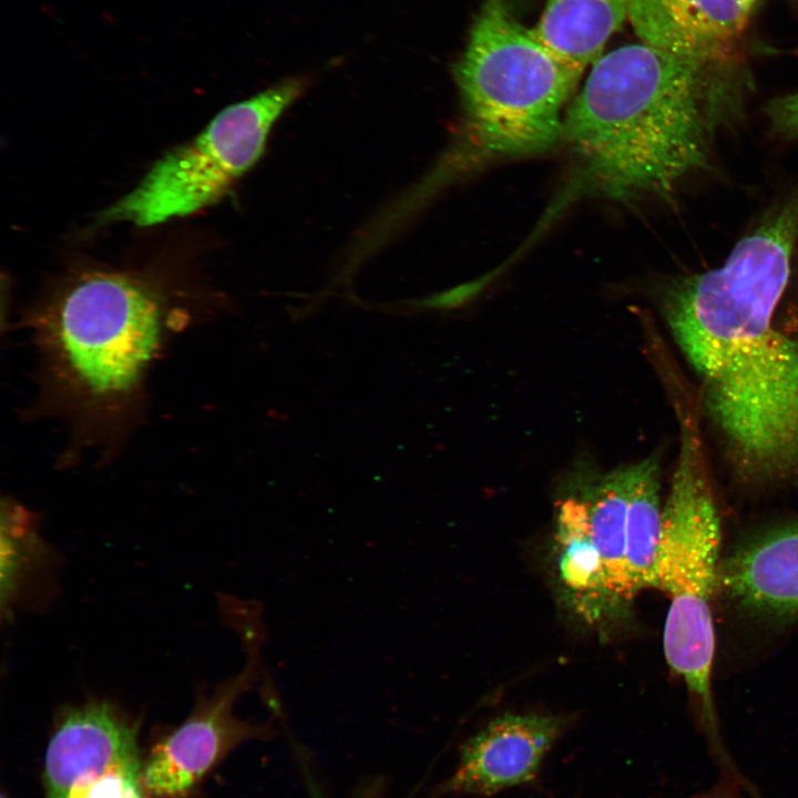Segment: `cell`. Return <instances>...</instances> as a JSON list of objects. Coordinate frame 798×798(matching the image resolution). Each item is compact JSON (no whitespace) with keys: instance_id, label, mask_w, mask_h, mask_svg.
Returning <instances> with one entry per match:
<instances>
[{"instance_id":"6da1fadb","label":"cell","mask_w":798,"mask_h":798,"mask_svg":"<svg viewBox=\"0 0 798 798\" xmlns=\"http://www.w3.org/2000/svg\"><path fill=\"white\" fill-rule=\"evenodd\" d=\"M798 250V182L787 184L717 267L665 285L659 306L700 383V411L736 474L798 482V340L775 327Z\"/></svg>"},{"instance_id":"7a4b0ae2","label":"cell","mask_w":798,"mask_h":798,"mask_svg":"<svg viewBox=\"0 0 798 798\" xmlns=\"http://www.w3.org/2000/svg\"><path fill=\"white\" fill-rule=\"evenodd\" d=\"M750 78L638 43L602 54L569 105L563 137L585 190L667 201L715 172L720 142L743 124Z\"/></svg>"},{"instance_id":"3957f363","label":"cell","mask_w":798,"mask_h":798,"mask_svg":"<svg viewBox=\"0 0 798 798\" xmlns=\"http://www.w3.org/2000/svg\"><path fill=\"white\" fill-rule=\"evenodd\" d=\"M183 319L143 278L101 269L68 277L30 317L49 400L81 436L117 437Z\"/></svg>"},{"instance_id":"277c9868","label":"cell","mask_w":798,"mask_h":798,"mask_svg":"<svg viewBox=\"0 0 798 798\" xmlns=\"http://www.w3.org/2000/svg\"><path fill=\"white\" fill-rule=\"evenodd\" d=\"M582 73L519 23L503 0H485L454 69L459 130L422 186L552 149Z\"/></svg>"},{"instance_id":"5b68a950","label":"cell","mask_w":798,"mask_h":798,"mask_svg":"<svg viewBox=\"0 0 798 798\" xmlns=\"http://www.w3.org/2000/svg\"><path fill=\"white\" fill-rule=\"evenodd\" d=\"M679 428L676 466L662 511L657 584L669 598L663 646L669 667L697 702L702 726L715 755L728 753L720 738L713 698L715 657L713 600L719 587L720 519L693 399L675 403Z\"/></svg>"},{"instance_id":"8992f818","label":"cell","mask_w":798,"mask_h":798,"mask_svg":"<svg viewBox=\"0 0 798 798\" xmlns=\"http://www.w3.org/2000/svg\"><path fill=\"white\" fill-rule=\"evenodd\" d=\"M290 79L222 110L192 140L157 160L140 183L104 209L99 223L153 226L221 201L260 157L280 114L301 94Z\"/></svg>"},{"instance_id":"52a82bcc","label":"cell","mask_w":798,"mask_h":798,"mask_svg":"<svg viewBox=\"0 0 798 798\" xmlns=\"http://www.w3.org/2000/svg\"><path fill=\"white\" fill-rule=\"evenodd\" d=\"M257 665L250 653L241 673L200 698L184 723L153 748L142 770L144 795L182 798L238 745L270 735L267 724H252L234 715L237 698L256 678Z\"/></svg>"},{"instance_id":"ba28073f","label":"cell","mask_w":798,"mask_h":798,"mask_svg":"<svg viewBox=\"0 0 798 798\" xmlns=\"http://www.w3.org/2000/svg\"><path fill=\"white\" fill-rule=\"evenodd\" d=\"M567 719L550 714H503L467 739L440 796L491 797L531 784L563 734Z\"/></svg>"},{"instance_id":"9c48e42d","label":"cell","mask_w":798,"mask_h":798,"mask_svg":"<svg viewBox=\"0 0 798 798\" xmlns=\"http://www.w3.org/2000/svg\"><path fill=\"white\" fill-rule=\"evenodd\" d=\"M112 769L143 770L137 725L108 702L64 709L45 751V798H64L81 777Z\"/></svg>"},{"instance_id":"30bf717a","label":"cell","mask_w":798,"mask_h":798,"mask_svg":"<svg viewBox=\"0 0 798 798\" xmlns=\"http://www.w3.org/2000/svg\"><path fill=\"white\" fill-rule=\"evenodd\" d=\"M749 11L740 0H630L640 41L706 63L739 62L737 43Z\"/></svg>"},{"instance_id":"8fae6325","label":"cell","mask_w":798,"mask_h":798,"mask_svg":"<svg viewBox=\"0 0 798 798\" xmlns=\"http://www.w3.org/2000/svg\"><path fill=\"white\" fill-rule=\"evenodd\" d=\"M719 587L749 612L798 617V522L744 541L719 569Z\"/></svg>"},{"instance_id":"7c38bea8","label":"cell","mask_w":798,"mask_h":798,"mask_svg":"<svg viewBox=\"0 0 798 798\" xmlns=\"http://www.w3.org/2000/svg\"><path fill=\"white\" fill-rule=\"evenodd\" d=\"M586 507L587 532L600 566L601 601L628 603L625 590L628 466L605 472L580 492Z\"/></svg>"},{"instance_id":"4fadbf2b","label":"cell","mask_w":798,"mask_h":798,"mask_svg":"<svg viewBox=\"0 0 798 798\" xmlns=\"http://www.w3.org/2000/svg\"><path fill=\"white\" fill-rule=\"evenodd\" d=\"M630 0H545L533 28L556 54L580 70L593 64L628 18Z\"/></svg>"},{"instance_id":"5bb4252c","label":"cell","mask_w":798,"mask_h":798,"mask_svg":"<svg viewBox=\"0 0 798 798\" xmlns=\"http://www.w3.org/2000/svg\"><path fill=\"white\" fill-rule=\"evenodd\" d=\"M628 466L625 590L631 602L657 584L662 534L661 467L656 454Z\"/></svg>"},{"instance_id":"9a60e30c","label":"cell","mask_w":798,"mask_h":798,"mask_svg":"<svg viewBox=\"0 0 798 798\" xmlns=\"http://www.w3.org/2000/svg\"><path fill=\"white\" fill-rule=\"evenodd\" d=\"M556 542L561 580L585 602H601L600 566L587 532L586 507L580 494L560 501Z\"/></svg>"},{"instance_id":"2e32d148","label":"cell","mask_w":798,"mask_h":798,"mask_svg":"<svg viewBox=\"0 0 798 798\" xmlns=\"http://www.w3.org/2000/svg\"><path fill=\"white\" fill-rule=\"evenodd\" d=\"M142 770L112 769L78 779L64 798H143Z\"/></svg>"},{"instance_id":"e0dca14e","label":"cell","mask_w":798,"mask_h":798,"mask_svg":"<svg viewBox=\"0 0 798 798\" xmlns=\"http://www.w3.org/2000/svg\"><path fill=\"white\" fill-rule=\"evenodd\" d=\"M697 798H735L734 792L725 787H718Z\"/></svg>"},{"instance_id":"ac0fdd59","label":"cell","mask_w":798,"mask_h":798,"mask_svg":"<svg viewBox=\"0 0 798 798\" xmlns=\"http://www.w3.org/2000/svg\"><path fill=\"white\" fill-rule=\"evenodd\" d=\"M740 1H741V3L744 4V7H745L748 11H750L751 8H753V6H754L758 0H740Z\"/></svg>"},{"instance_id":"d6986e66","label":"cell","mask_w":798,"mask_h":798,"mask_svg":"<svg viewBox=\"0 0 798 798\" xmlns=\"http://www.w3.org/2000/svg\"><path fill=\"white\" fill-rule=\"evenodd\" d=\"M795 264L798 265V250H797V254H796Z\"/></svg>"},{"instance_id":"ffe728a7","label":"cell","mask_w":798,"mask_h":798,"mask_svg":"<svg viewBox=\"0 0 798 798\" xmlns=\"http://www.w3.org/2000/svg\"><path fill=\"white\" fill-rule=\"evenodd\" d=\"M1 798H6L4 796H1Z\"/></svg>"}]
</instances>
